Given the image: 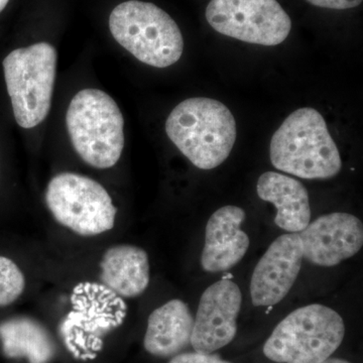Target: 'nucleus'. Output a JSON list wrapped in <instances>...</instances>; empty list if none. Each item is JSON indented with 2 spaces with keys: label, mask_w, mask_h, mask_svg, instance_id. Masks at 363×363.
I'll use <instances>...</instances> for the list:
<instances>
[{
  "label": "nucleus",
  "mask_w": 363,
  "mask_h": 363,
  "mask_svg": "<svg viewBox=\"0 0 363 363\" xmlns=\"http://www.w3.org/2000/svg\"><path fill=\"white\" fill-rule=\"evenodd\" d=\"M269 157L274 168L307 180H326L342 168L326 121L316 109L294 111L272 135Z\"/></svg>",
  "instance_id": "f257e3e1"
},
{
  "label": "nucleus",
  "mask_w": 363,
  "mask_h": 363,
  "mask_svg": "<svg viewBox=\"0 0 363 363\" xmlns=\"http://www.w3.org/2000/svg\"><path fill=\"white\" fill-rule=\"evenodd\" d=\"M166 133L195 167L212 169L230 155L236 140V121L221 102L193 97L172 111L167 118Z\"/></svg>",
  "instance_id": "f03ea898"
},
{
  "label": "nucleus",
  "mask_w": 363,
  "mask_h": 363,
  "mask_svg": "<svg viewBox=\"0 0 363 363\" xmlns=\"http://www.w3.org/2000/svg\"><path fill=\"white\" fill-rule=\"evenodd\" d=\"M74 150L89 166L109 169L124 147V119L118 105L104 91L87 88L72 98L66 113Z\"/></svg>",
  "instance_id": "7ed1b4c3"
},
{
  "label": "nucleus",
  "mask_w": 363,
  "mask_h": 363,
  "mask_svg": "<svg viewBox=\"0 0 363 363\" xmlns=\"http://www.w3.org/2000/svg\"><path fill=\"white\" fill-rule=\"evenodd\" d=\"M113 39L147 65L167 68L181 59L184 40L176 21L150 2L128 0L109 16Z\"/></svg>",
  "instance_id": "20e7f679"
},
{
  "label": "nucleus",
  "mask_w": 363,
  "mask_h": 363,
  "mask_svg": "<svg viewBox=\"0 0 363 363\" xmlns=\"http://www.w3.org/2000/svg\"><path fill=\"white\" fill-rule=\"evenodd\" d=\"M345 325L326 306L298 308L279 322L264 343V353L278 363H320L338 350Z\"/></svg>",
  "instance_id": "39448f33"
},
{
  "label": "nucleus",
  "mask_w": 363,
  "mask_h": 363,
  "mask_svg": "<svg viewBox=\"0 0 363 363\" xmlns=\"http://www.w3.org/2000/svg\"><path fill=\"white\" fill-rule=\"evenodd\" d=\"M57 61V50L45 42L13 50L4 60L6 89L21 128H35L49 114Z\"/></svg>",
  "instance_id": "423d86ee"
},
{
  "label": "nucleus",
  "mask_w": 363,
  "mask_h": 363,
  "mask_svg": "<svg viewBox=\"0 0 363 363\" xmlns=\"http://www.w3.org/2000/svg\"><path fill=\"white\" fill-rule=\"evenodd\" d=\"M45 199L55 220L78 235H99L116 225L117 208L111 195L89 177L70 172L55 176Z\"/></svg>",
  "instance_id": "0eeeda50"
},
{
  "label": "nucleus",
  "mask_w": 363,
  "mask_h": 363,
  "mask_svg": "<svg viewBox=\"0 0 363 363\" xmlns=\"http://www.w3.org/2000/svg\"><path fill=\"white\" fill-rule=\"evenodd\" d=\"M205 16L216 32L248 44L278 45L292 30L277 0H211Z\"/></svg>",
  "instance_id": "6e6552de"
},
{
  "label": "nucleus",
  "mask_w": 363,
  "mask_h": 363,
  "mask_svg": "<svg viewBox=\"0 0 363 363\" xmlns=\"http://www.w3.org/2000/svg\"><path fill=\"white\" fill-rule=\"evenodd\" d=\"M241 303L240 289L230 279H221L205 290L191 336V345L196 352L210 354L233 340Z\"/></svg>",
  "instance_id": "1a4fd4ad"
},
{
  "label": "nucleus",
  "mask_w": 363,
  "mask_h": 363,
  "mask_svg": "<svg viewBox=\"0 0 363 363\" xmlns=\"http://www.w3.org/2000/svg\"><path fill=\"white\" fill-rule=\"evenodd\" d=\"M298 233L303 259L320 267H335L362 250V222L354 215H323Z\"/></svg>",
  "instance_id": "9d476101"
},
{
  "label": "nucleus",
  "mask_w": 363,
  "mask_h": 363,
  "mask_svg": "<svg viewBox=\"0 0 363 363\" xmlns=\"http://www.w3.org/2000/svg\"><path fill=\"white\" fill-rule=\"evenodd\" d=\"M303 259L298 233L277 238L253 271L250 281L252 304L272 307L283 301L295 285Z\"/></svg>",
  "instance_id": "9b49d317"
},
{
  "label": "nucleus",
  "mask_w": 363,
  "mask_h": 363,
  "mask_svg": "<svg viewBox=\"0 0 363 363\" xmlns=\"http://www.w3.org/2000/svg\"><path fill=\"white\" fill-rule=\"evenodd\" d=\"M247 214L238 206H224L210 217L205 230L201 264L208 272H225L247 255L250 238L241 230Z\"/></svg>",
  "instance_id": "f8f14e48"
},
{
  "label": "nucleus",
  "mask_w": 363,
  "mask_h": 363,
  "mask_svg": "<svg viewBox=\"0 0 363 363\" xmlns=\"http://www.w3.org/2000/svg\"><path fill=\"white\" fill-rule=\"evenodd\" d=\"M194 319L188 305L179 298L157 308L147 320L145 350L161 358L180 354L191 344Z\"/></svg>",
  "instance_id": "ddd939ff"
},
{
  "label": "nucleus",
  "mask_w": 363,
  "mask_h": 363,
  "mask_svg": "<svg viewBox=\"0 0 363 363\" xmlns=\"http://www.w3.org/2000/svg\"><path fill=\"white\" fill-rule=\"evenodd\" d=\"M257 191L260 199L276 207L274 222L279 228L297 233L309 225V194L301 182L276 172H267L259 177Z\"/></svg>",
  "instance_id": "4468645a"
},
{
  "label": "nucleus",
  "mask_w": 363,
  "mask_h": 363,
  "mask_svg": "<svg viewBox=\"0 0 363 363\" xmlns=\"http://www.w3.org/2000/svg\"><path fill=\"white\" fill-rule=\"evenodd\" d=\"M100 269L102 283L121 297H138L149 286V255L135 245H118L105 250Z\"/></svg>",
  "instance_id": "2eb2a0df"
},
{
  "label": "nucleus",
  "mask_w": 363,
  "mask_h": 363,
  "mask_svg": "<svg viewBox=\"0 0 363 363\" xmlns=\"http://www.w3.org/2000/svg\"><path fill=\"white\" fill-rule=\"evenodd\" d=\"M2 352L9 358H26L28 363H50L56 346L44 325L30 317H13L0 323Z\"/></svg>",
  "instance_id": "dca6fc26"
},
{
  "label": "nucleus",
  "mask_w": 363,
  "mask_h": 363,
  "mask_svg": "<svg viewBox=\"0 0 363 363\" xmlns=\"http://www.w3.org/2000/svg\"><path fill=\"white\" fill-rule=\"evenodd\" d=\"M26 289V278L18 264L0 255V307L16 302Z\"/></svg>",
  "instance_id": "f3484780"
},
{
  "label": "nucleus",
  "mask_w": 363,
  "mask_h": 363,
  "mask_svg": "<svg viewBox=\"0 0 363 363\" xmlns=\"http://www.w3.org/2000/svg\"><path fill=\"white\" fill-rule=\"evenodd\" d=\"M169 363H231L222 359L218 355L205 354L199 352L180 353L176 357H172Z\"/></svg>",
  "instance_id": "a211bd4d"
},
{
  "label": "nucleus",
  "mask_w": 363,
  "mask_h": 363,
  "mask_svg": "<svg viewBox=\"0 0 363 363\" xmlns=\"http://www.w3.org/2000/svg\"><path fill=\"white\" fill-rule=\"evenodd\" d=\"M312 6L322 9H354L362 4V0H307Z\"/></svg>",
  "instance_id": "6ab92c4d"
},
{
  "label": "nucleus",
  "mask_w": 363,
  "mask_h": 363,
  "mask_svg": "<svg viewBox=\"0 0 363 363\" xmlns=\"http://www.w3.org/2000/svg\"><path fill=\"white\" fill-rule=\"evenodd\" d=\"M320 363H350L347 360L340 359V358H327L323 362Z\"/></svg>",
  "instance_id": "aec40b11"
},
{
  "label": "nucleus",
  "mask_w": 363,
  "mask_h": 363,
  "mask_svg": "<svg viewBox=\"0 0 363 363\" xmlns=\"http://www.w3.org/2000/svg\"><path fill=\"white\" fill-rule=\"evenodd\" d=\"M9 0H0V13L6 9L7 4H9Z\"/></svg>",
  "instance_id": "412c9836"
}]
</instances>
